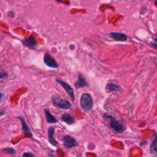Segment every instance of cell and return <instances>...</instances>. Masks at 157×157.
Segmentation results:
<instances>
[{"instance_id": "5", "label": "cell", "mask_w": 157, "mask_h": 157, "mask_svg": "<svg viewBox=\"0 0 157 157\" xmlns=\"http://www.w3.org/2000/svg\"><path fill=\"white\" fill-rule=\"evenodd\" d=\"M56 81L63 87L65 90L67 92V93L68 94V95L70 96L71 100L73 101H75V95H74V92L73 88L71 87V86L69 84L67 83L66 82H65L60 79H56Z\"/></svg>"}, {"instance_id": "11", "label": "cell", "mask_w": 157, "mask_h": 157, "mask_svg": "<svg viewBox=\"0 0 157 157\" xmlns=\"http://www.w3.org/2000/svg\"><path fill=\"white\" fill-rule=\"evenodd\" d=\"M109 36L112 38L118 41H125L127 39V36L126 34L120 33H110Z\"/></svg>"}, {"instance_id": "13", "label": "cell", "mask_w": 157, "mask_h": 157, "mask_svg": "<svg viewBox=\"0 0 157 157\" xmlns=\"http://www.w3.org/2000/svg\"><path fill=\"white\" fill-rule=\"evenodd\" d=\"M44 114L45 115H46V120L49 123H55L58 122L57 120L50 113V112L48 109H44Z\"/></svg>"}, {"instance_id": "16", "label": "cell", "mask_w": 157, "mask_h": 157, "mask_svg": "<svg viewBox=\"0 0 157 157\" xmlns=\"http://www.w3.org/2000/svg\"><path fill=\"white\" fill-rule=\"evenodd\" d=\"M2 151L8 155H15L16 154V150L12 147H6L3 148Z\"/></svg>"}, {"instance_id": "6", "label": "cell", "mask_w": 157, "mask_h": 157, "mask_svg": "<svg viewBox=\"0 0 157 157\" xmlns=\"http://www.w3.org/2000/svg\"><path fill=\"white\" fill-rule=\"evenodd\" d=\"M44 62L48 67L52 68H57L58 64L55 59L52 57L50 54H46L44 57Z\"/></svg>"}, {"instance_id": "3", "label": "cell", "mask_w": 157, "mask_h": 157, "mask_svg": "<svg viewBox=\"0 0 157 157\" xmlns=\"http://www.w3.org/2000/svg\"><path fill=\"white\" fill-rule=\"evenodd\" d=\"M104 117L109 121L110 126L115 132L118 133H122L125 131V127L124 125L120 123L114 117L106 114L104 115Z\"/></svg>"}, {"instance_id": "7", "label": "cell", "mask_w": 157, "mask_h": 157, "mask_svg": "<svg viewBox=\"0 0 157 157\" xmlns=\"http://www.w3.org/2000/svg\"><path fill=\"white\" fill-rule=\"evenodd\" d=\"M86 86H88L87 81L86 80L85 78L82 76V74H79L78 76V80L74 84V87L77 88H80Z\"/></svg>"}, {"instance_id": "4", "label": "cell", "mask_w": 157, "mask_h": 157, "mask_svg": "<svg viewBox=\"0 0 157 157\" xmlns=\"http://www.w3.org/2000/svg\"><path fill=\"white\" fill-rule=\"evenodd\" d=\"M63 142V144L64 147L66 148H71L72 147H75L77 145V142L72 136L66 135L62 136L60 139Z\"/></svg>"}, {"instance_id": "17", "label": "cell", "mask_w": 157, "mask_h": 157, "mask_svg": "<svg viewBox=\"0 0 157 157\" xmlns=\"http://www.w3.org/2000/svg\"><path fill=\"white\" fill-rule=\"evenodd\" d=\"M5 98V95L2 93V92H0V103H2Z\"/></svg>"}, {"instance_id": "12", "label": "cell", "mask_w": 157, "mask_h": 157, "mask_svg": "<svg viewBox=\"0 0 157 157\" xmlns=\"http://www.w3.org/2000/svg\"><path fill=\"white\" fill-rule=\"evenodd\" d=\"M106 91L109 92H121L122 89L118 85L113 84V83H109L108 84L106 87Z\"/></svg>"}, {"instance_id": "8", "label": "cell", "mask_w": 157, "mask_h": 157, "mask_svg": "<svg viewBox=\"0 0 157 157\" xmlns=\"http://www.w3.org/2000/svg\"><path fill=\"white\" fill-rule=\"evenodd\" d=\"M23 42L27 46L31 49H34L37 46L36 39L34 38L33 36H29L28 38H25L23 40Z\"/></svg>"}, {"instance_id": "1", "label": "cell", "mask_w": 157, "mask_h": 157, "mask_svg": "<svg viewBox=\"0 0 157 157\" xmlns=\"http://www.w3.org/2000/svg\"><path fill=\"white\" fill-rule=\"evenodd\" d=\"M52 102L53 105L60 109H68L71 107V104L70 101L63 99L58 94L52 96Z\"/></svg>"}, {"instance_id": "21", "label": "cell", "mask_w": 157, "mask_h": 157, "mask_svg": "<svg viewBox=\"0 0 157 157\" xmlns=\"http://www.w3.org/2000/svg\"><path fill=\"white\" fill-rule=\"evenodd\" d=\"M152 45H153V47H155L156 49H157V44H156L155 43H152Z\"/></svg>"}, {"instance_id": "14", "label": "cell", "mask_w": 157, "mask_h": 157, "mask_svg": "<svg viewBox=\"0 0 157 157\" xmlns=\"http://www.w3.org/2000/svg\"><path fill=\"white\" fill-rule=\"evenodd\" d=\"M22 122V131H23L24 133H27V134H29L30 135L32 136V133H31V130L29 128V127L28 126V125L27 124L25 119L22 117H17Z\"/></svg>"}, {"instance_id": "2", "label": "cell", "mask_w": 157, "mask_h": 157, "mask_svg": "<svg viewBox=\"0 0 157 157\" xmlns=\"http://www.w3.org/2000/svg\"><path fill=\"white\" fill-rule=\"evenodd\" d=\"M93 101L92 96L88 93L82 95L80 98V106L84 111L88 112L92 109Z\"/></svg>"}, {"instance_id": "15", "label": "cell", "mask_w": 157, "mask_h": 157, "mask_svg": "<svg viewBox=\"0 0 157 157\" xmlns=\"http://www.w3.org/2000/svg\"><path fill=\"white\" fill-rule=\"evenodd\" d=\"M155 138L151 145V151L152 153L157 152V133L154 135Z\"/></svg>"}, {"instance_id": "22", "label": "cell", "mask_w": 157, "mask_h": 157, "mask_svg": "<svg viewBox=\"0 0 157 157\" xmlns=\"http://www.w3.org/2000/svg\"><path fill=\"white\" fill-rule=\"evenodd\" d=\"M155 41H156V42H157V38L155 39Z\"/></svg>"}, {"instance_id": "18", "label": "cell", "mask_w": 157, "mask_h": 157, "mask_svg": "<svg viewBox=\"0 0 157 157\" xmlns=\"http://www.w3.org/2000/svg\"><path fill=\"white\" fill-rule=\"evenodd\" d=\"M23 156H27V157H32V156H34V155L31 153H29V152H26V153H24V155H23Z\"/></svg>"}, {"instance_id": "10", "label": "cell", "mask_w": 157, "mask_h": 157, "mask_svg": "<svg viewBox=\"0 0 157 157\" xmlns=\"http://www.w3.org/2000/svg\"><path fill=\"white\" fill-rule=\"evenodd\" d=\"M61 120L68 125H72L76 122L75 118L68 113H65L61 117Z\"/></svg>"}, {"instance_id": "9", "label": "cell", "mask_w": 157, "mask_h": 157, "mask_svg": "<svg viewBox=\"0 0 157 157\" xmlns=\"http://www.w3.org/2000/svg\"><path fill=\"white\" fill-rule=\"evenodd\" d=\"M54 128L52 126H50L48 129V139L49 143L54 146H58V142L54 139Z\"/></svg>"}, {"instance_id": "19", "label": "cell", "mask_w": 157, "mask_h": 157, "mask_svg": "<svg viewBox=\"0 0 157 157\" xmlns=\"http://www.w3.org/2000/svg\"><path fill=\"white\" fill-rule=\"evenodd\" d=\"M8 76V74L5 72H0V79H2L4 77H7Z\"/></svg>"}, {"instance_id": "20", "label": "cell", "mask_w": 157, "mask_h": 157, "mask_svg": "<svg viewBox=\"0 0 157 157\" xmlns=\"http://www.w3.org/2000/svg\"><path fill=\"white\" fill-rule=\"evenodd\" d=\"M147 9L146 8H143L141 11V16H144V15L147 12Z\"/></svg>"}]
</instances>
